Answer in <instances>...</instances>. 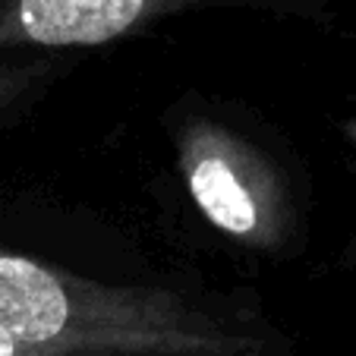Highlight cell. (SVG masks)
Returning a JSON list of instances; mask_svg holds the SVG:
<instances>
[{
	"mask_svg": "<svg viewBox=\"0 0 356 356\" xmlns=\"http://www.w3.org/2000/svg\"><path fill=\"white\" fill-rule=\"evenodd\" d=\"M0 328L47 353L262 356V341L158 287H111L0 249Z\"/></svg>",
	"mask_w": 356,
	"mask_h": 356,
	"instance_id": "1",
	"label": "cell"
},
{
	"mask_svg": "<svg viewBox=\"0 0 356 356\" xmlns=\"http://www.w3.org/2000/svg\"><path fill=\"white\" fill-rule=\"evenodd\" d=\"M180 170L211 227L249 249L281 240V186L265 158L221 123L195 120L180 133Z\"/></svg>",
	"mask_w": 356,
	"mask_h": 356,
	"instance_id": "2",
	"label": "cell"
},
{
	"mask_svg": "<svg viewBox=\"0 0 356 356\" xmlns=\"http://www.w3.org/2000/svg\"><path fill=\"white\" fill-rule=\"evenodd\" d=\"M211 3L287 0H0V54L26 47H98L142 32L168 16Z\"/></svg>",
	"mask_w": 356,
	"mask_h": 356,
	"instance_id": "3",
	"label": "cell"
},
{
	"mask_svg": "<svg viewBox=\"0 0 356 356\" xmlns=\"http://www.w3.org/2000/svg\"><path fill=\"white\" fill-rule=\"evenodd\" d=\"M47 73L44 60H29V63H0V114L13 108L16 101Z\"/></svg>",
	"mask_w": 356,
	"mask_h": 356,
	"instance_id": "4",
	"label": "cell"
},
{
	"mask_svg": "<svg viewBox=\"0 0 356 356\" xmlns=\"http://www.w3.org/2000/svg\"><path fill=\"white\" fill-rule=\"evenodd\" d=\"M0 356H70V353H47V350H35L29 343L16 341L7 328H0Z\"/></svg>",
	"mask_w": 356,
	"mask_h": 356,
	"instance_id": "5",
	"label": "cell"
},
{
	"mask_svg": "<svg viewBox=\"0 0 356 356\" xmlns=\"http://www.w3.org/2000/svg\"><path fill=\"white\" fill-rule=\"evenodd\" d=\"M343 136H347L350 145L356 148V120H347V123H343Z\"/></svg>",
	"mask_w": 356,
	"mask_h": 356,
	"instance_id": "6",
	"label": "cell"
},
{
	"mask_svg": "<svg viewBox=\"0 0 356 356\" xmlns=\"http://www.w3.org/2000/svg\"><path fill=\"white\" fill-rule=\"evenodd\" d=\"M70 356H111V353H70Z\"/></svg>",
	"mask_w": 356,
	"mask_h": 356,
	"instance_id": "7",
	"label": "cell"
}]
</instances>
